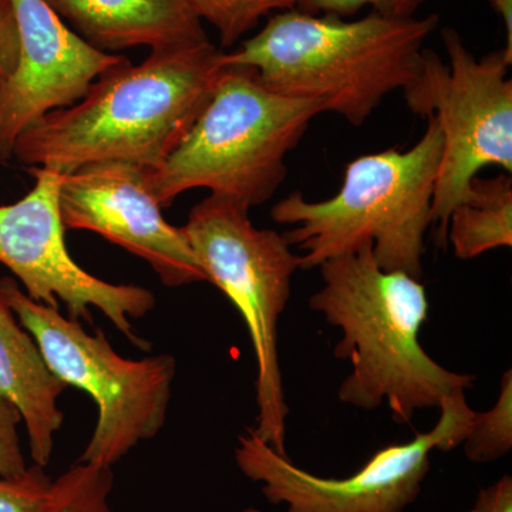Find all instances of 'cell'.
<instances>
[{"label": "cell", "instance_id": "20", "mask_svg": "<svg viewBox=\"0 0 512 512\" xmlns=\"http://www.w3.org/2000/svg\"><path fill=\"white\" fill-rule=\"evenodd\" d=\"M426 0H298L296 8L309 15L348 18L363 8H370L384 18H414Z\"/></svg>", "mask_w": 512, "mask_h": 512}, {"label": "cell", "instance_id": "12", "mask_svg": "<svg viewBox=\"0 0 512 512\" xmlns=\"http://www.w3.org/2000/svg\"><path fill=\"white\" fill-rule=\"evenodd\" d=\"M12 2L19 59L0 83V163L13 157L20 134L76 104L101 73L127 59L87 45L45 0Z\"/></svg>", "mask_w": 512, "mask_h": 512}, {"label": "cell", "instance_id": "2", "mask_svg": "<svg viewBox=\"0 0 512 512\" xmlns=\"http://www.w3.org/2000/svg\"><path fill=\"white\" fill-rule=\"evenodd\" d=\"M319 269L323 285L309 308L340 329L333 353L352 365L339 386L340 402L366 412L386 404L393 421L410 424L417 412L473 389L476 376L446 369L421 346L429 298L420 279L383 269L372 245Z\"/></svg>", "mask_w": 512, "mask_h": 512}, {"label": "cell", "instance_id": "23", "mask_svg": "<svg viewBox=\"0 0 512 512\" xmlns=\"http://www.w3.org/2000/svg\"><path fill=\"white\" fill-rule=\"evenodd\" d=\"M468 512H512V478L501 477L478 493L476 503Z\"/></svg>", "mask_w": 512, "mask_h": 512}, {"label": "cell", "instance_id": "18", "mask_svg": "<svg viewBox=\"0 0 512 512\" xmlns=\"http://www.w3.org/2000/svg\"><path fill=\"white\" fill-rule=\"evenodd\" d=\"M201 22L217 30L222 47H231L272 13L296 8L298 0H187Z\"/></svg>", "mask_w": 512, "mask_h": 512}, {"label": "cell", "instance_id": "9", "mask_svg": "<svg viewBox=\"0 0 512 512\" xmlns=\"http://www.w3.org/2000/svg\"><path fill=\"white\" fill-rule=\"evenodd\" d=\"M433 429L402 444L377 450L365 466L345 478H326L296 466L256 436L239 434L235 463L261 494L286 512H406L416 503L434 450L451 451L466 439L474 410L460 390L441 402Z\"/></svg>", "mask_w": 512, "mask_h": 512}, {"label": "cell", "instance_id": "4", "mask_svg": "<svg viewBox=\"0 0 512 512\" xmlns=\"http://www.w3.org/2000/svg\"><path fill=\"white\" fill-rule=\"evenodd\" d=\"M426 120V131L409 150L389 148L350 161L329 200L309 201L295 191L272 207V220L292 227L284 235L303 252L301 269L372 245L383 269L421 279L443 156L439 121Z\"/></svg>", "mask_w": 512, "mask_h": 512}, {"label": "cell", "instance_id": "22", "mask_svg": "<svg viewBox=\"0 0 512 512\" xmlns=\"http://www.w3.org/2000/svg\"><path fill=\"white\" fill-rule=\"evenodd\" d=\"M19 59V35L12 0H0V83L15 70Z\"/></svg>", "mask_w": 512, "mask_h": 512}, {"label": "cell", "instance_id": "16", "mask_svg": "<svg viewBox=\"0 0 512 512\" xmlns=\"http://www.w3.org/2000/svg\"><path fill=\"white\" fill-rule=\"evenodd\" d=\"M114 474L110 467L77 463L53 480L42 512H113L110 495Z\"/></svg>", "mask_w": 512, "mask_h": 512}, {"label": "cell", "instance_id": "19", "mask_svg": "<svg viewBox=\"0 0 512 512\" xmlns=\"http://www.w3.org/2000/svg\"><path fill=\"white\" fill-rule=\"evenodd\" d=\"M52 485L53 478L37 464L22 476L0 477V512H42Z\"/></svg>", "mask_w": 512, "mask_h": 512}, {"label": "cell", "instance_id": "1", "mask_svg": "<svg viewBox=\"0 0 512 512\" xmlns=\"http://www.w3.org/2000/svg\"><path fill=\"white\" fill-rule=\"evenodd\" d=\"M211 42L151 50L101 73L73 106L52 111L20 134L13 157L67 174L90 164L156 170L210 101L224 64Z\"/></svg>", "mask_w": 512, "mask_h": 512}, {"label": "cell", "instance_id": "8", "mask_svg": "<svg viewBox=\"0 0 512 512\" xmlns=\"http://www.w3.org/2000/svg\"><path fill=\"white\" fill-rule=\"evenodd\" d=\"M448 60L424 49L419 69L403 90L416 116L434 117L443 134V156L434 188L431 227L447 247L451 211L488 165L512 171V57L503 49L477 59L456 29L441 30Z\"/></svg>", "mask_w": 512, "mask_h": 512}, {"label": "cell", "instance_id": "25", "mask_svg": "<svg viewBox=\"0 0 512 512\" xmlns=\"http://www.w3.org/2000/svg\"><path fill=\"white\" fill-rule=\"evenodd\" d=\"M241 512H262V511L258 510V508L248 507V508H245V510H242Z\"/></svg>", "mask_w": 512, "mask_h": 512}, {"label": "cell", "instance_id": "5", "mask_svg": "<svg viewBox=\"0 0 512 512\" xmlns=\"http://www.w3.org/2000/svg\"><path fill=\"white\" fill-rule=\"evenodd\" d=\"M326 113L318 100L271 92L251 67L225 66L200 117L146 184L161 208L184 192L207 188L248 210L274 197L286 157L311 121Z\"/></svg>", "mask_w": 512, "mask_h": 512}, {"label": "cell", "instance_id": "15", "mask_svg": "<svg viewBox=\"0 0 512 512\" xmlns=\"http://www.w3.org/2000/svg\"><path fill=\"white\" fill-rule=\"evenodd\" d=\"M458 259L478 258L512 247V180L510 174L474 178L466 198L450 214L447 245Z\"/></svg>", "mask_w": 512, "mask_h": 512}, {"label": "cell", "instance_id": "24", "mask_svg": "<svg viewBox=\"0 0 512 512\" xmlns=\"http://www.w3.org/2000/svg\"><path fill=\"white\" fill-rule=\"evenodd\" d=\"M488 2L503 19L505 36H507V45L504 50L508 56L512 57V0H488Z\"/></svg>", "mask_w": 512, "mask_h": 512}, {"label": "cell", "instance_id": "10", "mask_svg": "<svg viewBox=\"0 0 512 512\" xmlns=\"http://www.w3.org/2000/svg\"><path fill=\"white\" fill-rule=\"evenodd\" d=\"M35 187L9 205H0V264L25 286L32 301L59 309L77 322L93 323L97 309L137 348L151 343L134 332L133 320L143 319L156 308V295L138 285L103 281L70 256L64 242L59 207L62 174L47 168H30Z\"/></svg>", "mask_w": 512, "mask_h": 512}, {"label": "cell", "instance_id": "7", "mask_svg": "<svg viewBox=\"0 0 512 512\" xmlns=\"http://www.w3.org/2000/svg\"><path fill=\"white\" fill-rule=\"evenodd\" d=\"M0 289L49 369L96 403L92 439L77 463L111 468L164 429L177 375L173 355L126 359L111 348L103 330L89 333L59 309L32 301L13 279L3 278Z\"/></svg>", "mask_w": 512, "mask_h": 512}, {"label": "cell", "instance_id": "14", "mask_svg": "<svg viewBox=\"0 0 512 512\" xmlns=\"http://www.w3.org/2000/svg\"><path fill=\"white\" fill-rule=\"evenodd\" d=\"M66 389L0 289V394L19 410L37 466L46 468L52 461L55 436L64 421L59 399Z\"/></svg>", "mask_w": 512, "mask_h": 512}, {"label": "cell", "instance_id": "3", "mask_svg": "<svg viewBox=\"0 0 512 512\" xmlns=\"http://www.w3.org/2000/svg\"><path fill=\"white\" fill-rule=\"evenodd\" d=\"M439 25L437 13L392 19L370 12L346 22L284 10L235 52L222 53L221 63L251 67L271 92L318 100L326 113L360 127L390 93L409 86Z\"/></svg>", "mask_w": 512, "mask_h": 512}, {"label": "cell", "instance_id": "11", "mask_svg": "<svg viewBox=\"0 0 512 512\" xmlns=\"http://www.w3.org/2000/svg\"><path fill=\"white\" fill-rule=\"evenodd\" d=\"M147 168L90 164L62 174L64 229L90 231L146 261L168 288L208 282L183 228L168 224L146 184Z\"/></svg>", "mask_w": 512, "mask_h": 512}, {"label": "cell", "instance_id": "17", "mask_svg": "<svg viewBox=\"0 0 512 512\" xmlns=\"http://www.w3.org/2000/svg\"><path fill=\"white\" fill-rule=\"evenodd\" d=\"M468 460L477 464L493 463L512 448V372L501 379L497 403L487 412H474L463 444Z\"/></svg>", "mask_w": 512, "mask_h": 512}, {"label": "cell", "instance_id": "21", "mask_svg": "<svg viewBox=\"0 0 512 512\" xmlns=\"http://www.w3.org/2000/svg\"><path fill=\"white\" fill-rule=\"evenodd\" d=\"M22 416L15 404L0 394V477L22 476L26 466L18 427Z\"/></svg>", "mask_w": 512, "mask_h": 512}, {"label": "cell", "instance_id": "6", "mask_svg": "<svg viewBox=\"0 0 512 512\" xmlns=\"http://www.w3.org/2000/svg\"><path fill=\"white\" fill-rule=\"evenodd\" d=\"M181 228L208 282L227 295L247 326L256 362V436L289 457L278 326L301 256L285 235L256 228L247 207L220 195L195 205Z\"/></svg>", "mask_w": 512, "mask_h": 512}, {"label": "cell", "instance_id": "13", "mask_svg": "<svg viewBox=\"0 0 512 512\" xmlns=\"http://www.w3.org/2000/svg\"><path fill=\"white\" fill-rule=\"evenodd\" d=\"M56 15L104 53L133 47L200 45L210 42L187 0H45Z\"/></svg>", "mask_w": 512, "mask_h": 512}]
</instances>
